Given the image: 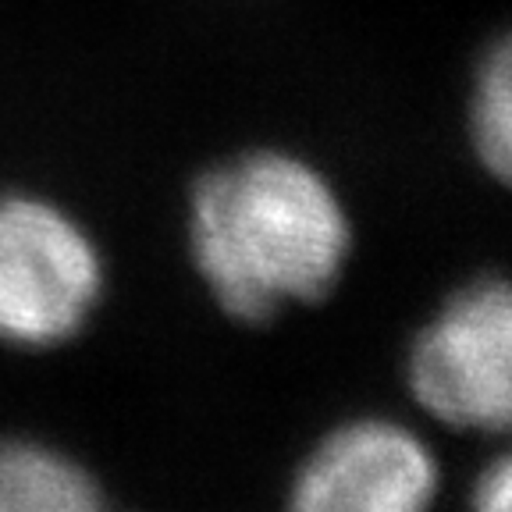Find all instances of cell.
I'll use <instances>...</instances> for the list:
<instances>
[{"mask_svg":"<svg viewBox=\"0 0 512 512\" xmlns=\"http://www.w3.org/2000/svg\"><path fill=\"white\" fill-rule=\"evenodd\" d=\"M409 392L456 431L512 434V281L459 288L409 349Z\"/></svg>","mask_w":512,"mask_h":512,"instance_id":"2","label":"cell"},{"mask_svg":"<svg viewBox=\"0 0 512 512\" xmlns=\"http://www.w3.org/2000/svg\"><path fill=\"white\" fill-rule=\"evenodd\" d=\"M438 491L434 452L392 420H352L303 463L292 505L303 512H416Z\"/></svg>","mask_w":512,"mask_h":512,"instance_id":"4","label":"cell"},{"mask_svg":"<svg viewBox=\"0 0 512 512\" xmlns=\"http://www.w3.org/2000/svg\"><path fill=\"white\" fill-rule=\"evenodd\" d=\"M192 239L217 303L260 324L328 296L349 260L352 224L317 168L288 153H249L200 182Z\"/></svg>","mask_w":512,"mask_h":512,"instance_id":"1","label":"cell"},{"mask_svg":"<svg viewBox=\"0 0 512 512\" xmlns=\"http://www.w3.org/2000/svg\"><path fill=\"white\" fill-rule=\"evenodd\" d=\"M96 505L93 480L79 466L43 448L0 445V512H82Z\"/></svg>","mask_w":512,"mask_h":512,"instance_id":"5","label":"cell"},{"mask_svg":"<svg viewBox=\"0 0 512 512\" xmlns=\"http://www.w3.org/2000/svg\"><path fill=\"white\" fill-rule=\"evenodd\" d=\"M100 288L96 253L72 221L36 200L0 203V338H68Z\"/></svg>","mask_w":512,"mask_h":512,"instance_id":"3","label":"cell"},{"mask_svg":"<svg viewBox=\"0 0 512 512\" xmlns=\"http://www.w3.org/2000/svg\"><path fill=\"white\" fill-rule=\"evenodd\" d=\"M473 505L484 512H512V452L480 473L473 484Z\"/></svg>","mask_w":512,"mask_h":512,"instance_id":"7","label":"cell"},{"mask_svg":"<svg viewBox=\"0 0 512 512\" xmlns=\"http://www.w3.org/2000/svg\"><path fill=\"white\" fill-rule=\"evenodd\" d=\"M470 136L480 164L512 185V32L480 61L470 104Z\"/></svg>","mask_w":512,"mask_h":512,"instance_id":"6","label":"cell"}]
</instances>
